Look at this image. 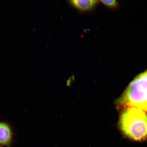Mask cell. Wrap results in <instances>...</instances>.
<instances>
[{"instance_id":"cell-1","label":"cell","mask_w":147,"mask_h":147,"mask_svg":"<svg viewBox=\"0 0 147 147\" xmlns=\"http://www.w3.org/2000/svg\"><path fill=\"white\" fill-rule=\"evenodd\" d=\"M123 110L119 121L123 133L134 141H144L147 139L146 113L134 108Z\"/></svg>"},{"instance_id":"cell-5","label":"cell","mask_w":147,"mask_h":147,"mask_svg":"<svg viewBox=\"0 0 147 147\" xmlns=\"http://www.w3.org/2000/svg\"><path fill=\"white\" fill-rule=\"evenodd\" d=\"M105 6L111 8H116L118 5L117 0H98Z\"/></svg>"},{"instance_id":"cell-3","label":"cell","mask_w":147,"mask_h":147,"mask_svg":"<svg viewBox=\"0 0 147 147\" xmlns=\"http://www.w3.org/2000/svg\"><path fill=\"white\" fill-rule=\"evenodd\" d=\"M69 3L77 10L82 11L91 10L96 6L98 0H68Z\"/></svg>"},{"instance_id":"cell-2","label":"cell","mask_w":147,"mask_h":147,"mask_svg":"<svg viewBox=\"0 0 147 147\" xmlns=\"http://www.w3.org/2000/svg\"><path fill=\"white\" fill-rule=\"evenodd\" d=\"M117 104L123 109L134 108L147 112V69L129 84Z\"/></svg>"},{"instance_id":"cell-4","label":"cell","mask_w":147,"mask_h":147,"mask_svg":"<svg viewBox=\"0 0 147 147\" xmlns=\"http://www.w3.org/2000/svg\"><path fill=\"white\" fill-rule=\"evenodd\" d=\"M12 139V132L7 124L0 122V146H7Z\"/></svg>"}]
</instances>
